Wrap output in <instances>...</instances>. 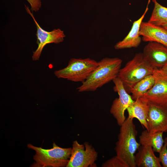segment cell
<instances>
[{"mask_svg":"<svg viewBox=\"0 0 167 167\" xmlns=\"http://www.w3.org/2000/svg\"><path fill=\"white\" fill-rule=\"evenodd\" d=\"M98 153L88 142L80 144L76 140L73 142L71 156L66 167H96L95 162Z\"/></svg>","mask_w":167,"mask_h":167,"instance_id":"obj_6","label":"cell"},{"mask_svg":"<svg viewBox=\"0 0 167 167\" xmlns=\"http://www.w3.org/2000/svg\"><path fill=\"white\" fill-rule=\"evenodd\" d=\"M27 12L32 18L36 28V35L38 47L33 52L32 59L36 61L39 59L44 47L47 44L51 43L59 44L62 42L65 37L64 32L60 29H54L50 32L43 29L38 23L29 7L25 5Z\"/></svg>","mask_w":167,"mask_h":167,"instance_id":"obj_9","label":"cell"},{"mask_svg":"<svg viewBox=\"0 0 167 167\" xmlns=\"http://www.w3.org/2000/svg\"><path fill=\"white\" fill-rule=\"evenodd\" d=\"M148 10V7L147 6L142 16L133 22L131 28L127 35L122 40L118 42L114 45L115 49L136 48L139 46L142 41L139 34L140 26Z\"/></svg>","mask_w":167,"mask_h":167,"instance_id":"obj_13","label":"cell"},{"mask_svg":"<svg viewBox=\"0 0 167 167\" xmlns=\"http://www.w3.org/2000/svg\"><path fill=\"white\" fill-rule=\"evenodd\" d=\"M161 26L163 27L164 28H165L167 29V23L164 24Z\"/></svg>","mask_w":167,"mask_h":167,"instance_id":"obj_23","label":"cell"},{"mask_svg":"<svg viewBox=\"0 0 167 167\" xmlns=\"http://www.w3.org/2000/svg\"><path fill=\"white\" fill-rule=\"evenodd\" d=\"M98 62L89 58H72L65 68L54 72L58 78H63L74 82H84L96 67Z\"/></svg>","mask_w":167,"mask_h":167,"instance_id":"obj_5","label":"cell"},{"mask_svg":"<svg viewBox=\"0 0 167 167\" xmlns=\"http://www.w3.org/2000/svg\"><path fill=\"white\" fill-rule=\"evenodd\" d=\"M27 147L36 152L33 156L35 162L31 166L33 167H66L72 150L71 148L60 147L54 142L53 143V148L48 149L35 147L30 143L28 144Z\"/></svg>","mask_w":167,"mask_h":167,"instance_id":"obj_3","label":"cell"},{"mask_svg":"<svg viewBox=\"0 0 167 167\" xmlns=\"http://www.w3.org/2000/svg\"><path fill=\"white\" fill-rule=\"evenodd\" d=\"M154 69L144 59L142 53H138L121 68L118 77L125 88L130 90L140 80L151 75Z\"/></svg>","mask_w":167,"mask_h":167,"instance_id":"obj_4","label":"cell"},{"mask_svg":"<svg viewBox=\"0 0 167 167\" xmlns=\"http://www.w3.org/2000/svg\"><path fill=\"white\" fill-rule=\"evenodd\" d=\"M163 133L161 132L151 133L146 129L139 136V143L141 145L152 147L154 152L159 153L164 143Z\"/></svg>","mask_w":167,"mask_h":167,"instance_id":"obj_16","label":"cell"},{"mask_svg":"<svg viewBox=\"0 0 167 167\" xmlns=\"http://www.w3.org/2000/svg\"><path fill=\"white\" fill-rule=\"evenodd\" d=\"M120 126L114 148L116 155L129 167H136L135 154L141 145L136 140L138 132L133 119L128 117Z\"/></svg>","mask_w":167,"mask_h":167,"instance_id":"obj_2","label":"cell"},{"mask_svg":"<svg viewBox=\"0 0 167 167\" xmlns=\"http://www.w3.org/2000/svg\"><path fill=\"white\" fill-rule=\"evenodd\" d=\"M138 150V152L135 155L136 167H162L159 157L155 155L152 147L141 145Z\"/></svg>","mask_w":167,"mask_h":167,"instance_id":"obj_14","label":"cell"},{"mask_svg":"<svg viewBox=\"0 0 167 167\" xmlns=\"http://www.w3.org/2000/svg\"><path fill=\"white\" fill-rule=\"evenodd\" d=\"M112 81L114 84V90L118 93L119 97L113 100L110 112L116 120L118 124L121 126L126 119L124 115L125 111L135 100L127 93L118 77H116Z\"/></svg>","mask_w":167,"mask_h":167,"instance_id":"obj_8","label":"cell"},{"mask_svg":"<svg viewBox=\"0 0 167 167\" xmlns=\"http://www.w3.org/2000/svg\"><path fill=\"white\" fill-rule=\"evenodd\" d=\"M154 83L155 78L152 74L140 80L129 90L132 93V99L135 100L141 97L152 88Z\"/></svg>","mask_w":167,"mask_h":167,"instance_id":"obj_17","label":"cell"},{"mask_svg":"<svg viewBox=\"0 0 167 167\" xmlns=\"http://www.w3.org/2000/svg\"><path fill=\"white\" fill-rule=\"evenodd\" d=\"M148 127L151 133L167 132V107L150 105Z\"/></svg>","mask_w":167,"mask_h":167,"instance_id":"obj_11","label":"cell"},{"mask_svg":"<svg viewBox=\"0 0 167 167\" xmlns=\"http://www.w3.org/2000/svg\"><path fill=\"white\" fill-rule=\"evenodd\" d=\"M150 0H148V3L147 7H148V5H149V4L150 2Z\"/></svg>","mask_w":167,"mask_h":167,"instance_id":"obj_24","label":"cell"},{"mask_svg":"<svg viewBox=\"0 0 167 167\" xmlns=\"http://www.w3.org/2000/svg\"><path fill=\"white\" fill-rule=\"evenodd\" d=\"M148 42L142 53L143 58L154 69H161L167 63V47L157 42Z\"/></svg>","mask_w":167,"mask_h":167,"instance_id":"obj_10","label":"cell"},{"mask_svg":"<svg viewBox=\"0 0 167 167\" xmlns=\"http://www.w3.org/2000/svg\"><path fill=\"white\" fill-rule=\"evenodd\" d=\"M161 69L167 75V63Z\"/></svg>","mask_w":167,"mask_h":167,"instance_id":"obj_22","label":"cell"},{"mask_svg":"<svg viewBox=\"0 0 167 167\" xmlns=\"http://www.w3.org/2000/svg\"><path fill=\"white\" fill-rule=\"evenodd\" d=\"M118 58H105L98 65L89 77L77 88L79 92L94 91L118 77L122 63Z\"/></svg>","mask_w":167,"mask_h":167,"instance_id":"obj_1","label":"cell"},{"mask_svg":"<svg viewBox=\"0 0 167 167\" xmlns=\"http://www.w3.org/2000/svg\"><path fill=\"white\" fill-rule=\"evenodd\" d=\"M154 7L150 17L148 21L152 24L162 26L167 23V8L158 3L156 0H152Z\"/></svg>","mask_w":167,"mask_h":167,"instance_id":"obj_18","label":"cell"},{"mask_svg":"<svg viewBox=\"0 0 167 167\" xmlns=\"http://www.w3.org/2000/svg\"><path fill=\"white\" fill-rule=\"evenodd\" d=\"M139 34L144 41L156 42L167 47V29L161 26L142 22Z\"/></svg>","mask_w":167,"mask_h":167,"instance_id":"obj_12","label":"cell"},{"mask_svg":"<svg viewBox=\"0 0 167 167\" xmlns=\"http://www.w3.org/2000/svg\"><path fill=\"white\" fill-rule=\"evenodd\" d=\"M164 140V143L159 153V159L163 166L167 167V137Z\"/></svg>","mask_w":167,"mask_h":167,"instance_id":"obj_20","label":"cell"},{"mask_svg":"<svg viewBox=\"0 0 167 167\" xmlns=\"http://www.w3.org/2000/svg\"><path fill=\"white\" fill-rule=\"evenodd\" d=\"M152 75L153 86L139 98L150 105L167 107V75L161 69H155Z\"/></svg>","mask_w":167,"mask_h":167,"instance_id":"obj_7","label":"cell"},{"mask_svg":"<svg viewBox=\"0 0 167 167\" xmlns=\"http://www.w3.org/2000/svg\"><path fill=\"white\" fill-rule=\"evenodd\" d=\"M101 166L102 167H129L127 163L116 155L103 163Z\"/></svg>","mask_w":167,"mask_h":167,"instance_id":"obj_19","label":"cell"},{"mask_svg":"<svg viewBox=\"0 0 167 167\" xmlns=\"http://www.w3.org/2000/svg\"><path fill=\"white\" fill-rule=\"evenodd\" d=\"M31 6L32 11H38L41 8L42 3L41 0H26Z\"/></svg>","mask_w":167,"mask_h":167,"instance_id":"obj_21","label":"cell"},{"mask_svg":"<svg viewBox=\"0 0 167 167\" xmlns=\"http://www.w3.org/2000/svg\"><path fill=\"white\" fill-rule=\"evenodd\" d=\"M150 105L140 98L134 102L127 108L128 118L138 120L141 124L148 131V116Z\"/></svg>","mask_w":167,"mask_h":167,"instance_id":"obj_15","label":"cell"}]
</instances>
